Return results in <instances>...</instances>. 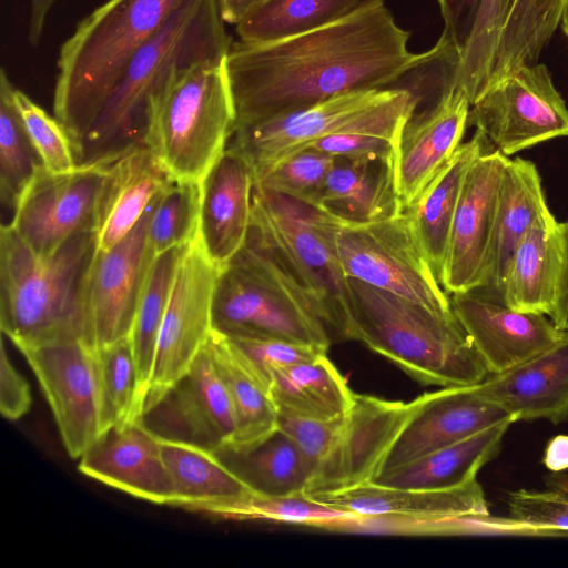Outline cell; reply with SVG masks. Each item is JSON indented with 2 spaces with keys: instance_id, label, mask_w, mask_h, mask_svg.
<instances>
[{
  "instance_id": "6f0895ef",
  "label": "cell",
  "mask_w": 568,
  "mask_h": 568,
  "mask_svg": "<svg viewBox=\"0 0 568 568\" xmlns=\"http://www.w3.org/2000/svg\"><path fill=\"white\" fill-rule=\"evenodd\" d=\"M567 479H568V476H567Z\"/></svg>"
},
{
  "instance_id": "7c38bea8",
  "label": "cell",
  "mask_w": 568,
  "mask_h": 568,
  "mask_svg": "<svg viewBox=\"0 0 568 568\" xmlns=\"http://www.w3.org/2000/svg\"><path fill=\"white\" fill-rule=\"evenodd\" d=\"M468 125L508 156L568 136V108L548 68L523 65L491 83L470 105Z\"/></svg>"
},
{
  "instance_id": "30bf717a",
  "label": "cell",
  "mask_w": 568,
  "mask_h": 568,
  "mask_svg": "<svg viewBox=\"0 0 568 568\" xmlns=\"http://www.w3.org/2000/svg\"><path fill=\"white\" fill-rule=\"evenodd\" d=\"M335 247L347 278L392 292L434 313L453 314L449 294L442 287L404 211L378 222H342Z\"/></svg>"
},
{
  "instance_id": "f1b7e54d",
  "label": "cell",
  "mask_w": 568,
  "mask_h": 568,
  "mask_svg": "<svg viewBox=\"0 0 568 568\" xmlns=\"http://www.w3.org/2000/svg\"><path fill=\"white\" fill-rule=\"evenodd\" d=\"M487 144L476 131L459 145L415 202L403 210L438 281L466 173L476 158L488 151Z\"/></svg>"
},
{
  "instance_id": "7a4b0ae2",
  "label": "cell",
  "mask_w": 568,
  "mask_h": 568,
  "mask_svg": "<svg viewBox=\"0 0 568 568\" xmlns=\"http://www.w3.org/2000/svg\"><path fill=\"white\" fill-rule=\"evenodd\" d=\"M232 42L219 0H186L131 59L75 148L77 164L145 145L151 112L168 88L196 64L223 61Z\"/></svg>"
},
{
  "instance_id": "4dcf8cb0",
  "label": "cell",
  "mask_w": 568,
  "mask_h": 568,
  "mask_svg": "<svg viewBox=\"0 0 568 568\" xmlns=\"http://www.w3.org/2000/svg\"><path fill=\"white\" fill-rule=\"evenodd\" d=\"M507 420L460 442L424 455L410 463L376 475L374 484L418 489L454 488L476 479L479 469L494 459L506 432Z\"/></svg>"
},
{
  "instance_id": "1f68e13d",
  "label": "cell",
  "mask_w": 568,
  "mask_h": 568,
  "mask_svg": "<svg viewBox=\"0 0 568 568\" xmlns=\"http://www.w3.org/2000/svg\"><path fill=\"white\" fill-rule=\"evenodd\" d=\"M159 437L173 488L171 506L194 511L253 493L216 452L186 440Z\"/></svg>"
},
{
  "instance_id": "44dd1931",
  "label": "cell",
  "mask_w": 568,
  "mask_h": 568,
  "mask_svg": "<svg viewBox=\"0 0 568 568\" xmlns=\"http://www.w3.org/2000/svg\"><path fill=\"white\" fill-rule=\"evenodd\" d=\"M470 101L453 84L404 124L394 155L397 193L403 210L409 206L462 144L468 126Z\"/></svg>"
},
{
  "instance_id": "db71d44e",
  "label": "cell",
  "mask_w": 568,
  "mask_h": 568,
  "mask_svg": "<svg viewBox=\"0 0 568 568\" xmlns=\"http://www.w3.org/2000/svg\"><path fill=\"white\" fill-rule=\"evenodd\" d=\"M265 0H219L224 22L237 24L251 10Z\"/></svg>"
},
{
  "instance_id": "e0dca14e",
  "label": "cell",
  "mask_w": 568,
  "mask_h": 568,
  "mask_svg": "<svg viewBox=\"0 0 568 568\" xmlns=\"http://www.w3.org/2000/svg\"><path fill=\"white\" fill-rule=\"evenodd\" d=\"M393 88L343 94L312 106L236 128L229 144L248 161L255 182L317 140L338 131L373 105L387 99Z\"/></svg>"
},
{
  "instance_id": "8fae6325",
  "label": "cell",
  "mask_w": 568,
  "mask_h": 568,
  "mask_svg": "<svg viewBox=\"0 0 568 568\" xmlns=\"http://www.w3.org/2000/svg\"><path fill=\"white\" fill-rule=\"evenodd\" d=\"M39 381L68 455L79 459L113 426L98 348L61 339L19 349Z\"/></svg>"
},
{
  "instance_id": "ac0fdd59",
  "label": "cell",
  "mask_w": 568,
  "mask_h": 568,
  "mask_svg": "<svg viewBox=\"0 0 568 568\" xmlns=\"http://www.w3.org/2000/svg\"><path fill=\"white\" fill-rule=\"evenodd\" d=\"M142 420L165 438L186 440L216 453L229 447L236 430L235 413L207 344L186 375Z\"/></svg>"
},
{
  "instance_id": "d6a6232c",
  "label": "cell",
  "mask_w": 568,
  "mask_h": 568,
  "mask_svg": "<svg viewBox=\"0 0 568 568\" xmlns=\"http://www.w3.org/2000/svg\"><path fill=\"white\" fill-rule=\"evenodd\" d=\"M268 393L278 415L310 420L345 414L355 397L326 354L275 371Z\"/></svg>"
},
{
  "instance_id": "6da1fadb",
  "label": "cell",
  "mask_w": 568,
  "mask_h": 568,
  "mask_svg": "<svg viewBox=\"0 0 568 568\" xmlns=\"http://www.w3.org/2000/svg\"><path fill=\"white\" fill-rule=\"evenodd\" d=\"M384 0H364L341 19L270 43L232 42L225 58L236 128L358 91L392 88L429 61Z\"/></svg>"
},
{
  "instance_id": "ab89813d",
  "label": "cell",
  "mask_w": 568,
  "mask_h": 568,
  "mask_svg": "<svg viewBox=\"0 0 568 568\" xmlns=\"http://www.w3.org/2000/svg\"><path fill=\"white\" fill-rule=\"evenodd\" d=\"M14 87L4 69L0 73V196L16 206L42 162L32 146L13 101Z\"/></svg>"
},
{
  "instance_id": "d6986e66",
  "label": "cell",
  "mask_w": 568,
  "mask_h": 568,
  "mask_svg": "<svg viewBox=\"0 0 568 568\" xmlns=\"http://www.w3.org/2000/svg\"><path fill=\"white\" fill-rule=\"evenodd\" d=\"M412 412L387 450L378 474L514 418L475 385L449 386L412 402ZM377 474V475H378Z\"/></svg>"
},
{
  "instance_id": "7dc6e473",
  "label": "cell",
  "mask_w": 568,
  "mask_h": 568,
  "mask_svg": "<svg viewBox=\"0 0 568 568\" xmlns=\"http://www.w3.org/2000/svg\"><path fill=\"white\" fill-rule=\"evenodd\" d=\"M547 491L519 489L507 494L510 519L519 529L535 532H568V481L562 476L549 481Z\"/></svg>"
},
{
  "instance_id": "cb8c5ba5",
  "label": "cell",
  "mask_w": 568,
  "mask_h": 568,
  "mask_svg": "<svg viewBox=\"0 0 568 568\" xmlns=\"http://www.w3.org/2000/svg\"><path fill=\"white\" fill-rule=\"evenodd\" d=\"M355 516H387L422 521H450L489 516L477 479L447 489L389 487L372 481L329 494L310 496Z\"/></svg>"
},
{
  "instance_id": "4316f807",
  "label": "cell",
  "mask_w": 568,
  "mask_h": 568,
  "mask_svg": "<svg viewBox=\"0 0 568 568\" xmlns=\"http://www.w3.org/2000/svg\"><path fill=\"white\" fill-rule=\"evenodd\" d=\"M317 206L349 224L378 222L403 212L394 158L351 160L335 156Z\"/></svg>"
},
{
  "instance_id": "9f6ffc18",
  "label": "cell",
  "mask_w": 568,
  "mask_h": 568,
  "mask_svg": "<svg viewBox=\"0 0 568 568\" xmlns=\"http://www.w3.org/2000/svg\"><path fill=\"white\" fill-rule=\"evenodd\" d=\"M560 22H561L564 32L568 36V0H566V2L564 4Z\"/></svg>"
},
{
  "instance_id": "f35d334b",
  "label": "cell",
  "mask_w": 568,
  "mask_h": 568,
  "mask_svg": "<svg viewBox=\"0 0 568 568\" xmlns=\"http://www.w3.org/2000/svg\"><path fill=\"white\" fill-rule=\"evenodd\" d=\"M566 0H513L501 31L490 84L537 62L556 31ZM489 84V85H490Z\"/></svg>"
},
{
  "instance_id": "f546056e",
  "label": "cell",
  "mask_w": 568,
  "mask_h": 568,
  "mask_svg": "<svg viewBox=\"0 0 568 568\" xmlns=\"http://www.w3.org/2000/svg\"><path fill=\"white\" fill-rule=\"evenodd\" d=\"M549 212L536 165L521 158L508 159L500 185L490 274L481 292L501 302L503 280L517 244Z\"/></svg>"
},
{
  "instance_id": "f5cc1de1",
  "label": "cell",
  "mask_w": 568,
  "mask_h": 568,
  "mask_svg": "<svg viewBox=\"0 0 568 568\" xmlns=\"http://www.w3.org/2000/svg\"><path fill=\"white\" fill-rule=\"evenodd\" d=\"M542 463L556 474L568 470V435H557L548 442Z\"/></svg>"
},
{
  "instance_id": "2e32d148",
  "label": "cell",
  "mask_w": 568,
  "mask_h": 568,
  "mask_svg": "<svg viewBox=\"0 0 568 568\" xmlns=\"http://www.w3.org/2000/svg\"><path fill=\"white\" fill-rule=\"evenodd\" d=\"M154 200L123 240L111 248H98L92 260L84 286V314L89 343L97 348L130 336L155 257L148 240Z\"/></svg>"
},
{
  "instance_id": "74e56055",
  "label": "cell",
  "mask_w": 568,
  "mask_h": 568,
  "mask_svg": "<svg viewBox=\"0 0 568 568\" xmlns=\"http://www.w3.org/2000/svg\"><path fill=\"white\" fill-rule=\"evenodd\" d=\"M359 0H265L236 26L240 40L270 43L327 26L356 8Z\"/></svg>"
},
{
  "instance_id": "277c9868",
  "label": "cell",
  "mask_w": 568,
  "mask_h": 568,
  "mask_svg": "<svg viewBox=\"0 0 568 568\" xmlns=\"http://www.w3.org/2000/svg\"><path fill=\"white\" fill-rule=\"evenodd\" d=\"M348 288L345 338L365 344L423 385L468 386L489 375L454 312L434 313L356 278H348Z\"/></svg>"
},
{
  "instance_id": "f907efd6",
  "label": "cell",
  "mask_w": 568,
  "mask_h": 568,
  "mask_svg": "<svg viewBox=\"0 0 568 568\" xmlns=\"http://www.w3.org/2000/svg\"><path fill=\"white\" fill-rule=\"evenodd\" d=\"M480 0H438L445 37L459 52L471 32Z\"/></svg>"
},
{
  "instance_id": "5bb4252c",
  "label": "cell",
  "mask_w": 568,
  "mask_h": 568,
  "mask_svg": "<svg viewBox=\"0 0 568 568\" xmlns=\"http://www.w3.org/2000/svg\"><path fill=\"white\" fill-rule=\"evenodd\" d=\"M220 268L199 235L185 245L161 325L144 414L186 375L212 332V303Z\"/></svg>"
},
{
  "instance_id": "816d5d0a",
  "label": "cell",
  "mask_w": 568,
  "mask_h": 568,
  "mask_svg": "<svg viewBox=\"0 0 568 568\" xmlns=\"http://www.w3.org/2000/svg\"><path fill=\"white\" fill-rule=\"evenodd\" d=\"M562 239V271L555 311L550 316L557 328L568 332V221L560 223Z\"/></svg>"
},
{
  "instance_id": "681fc988",
  "label": "cell",
  "mask_w": 568,
  "mask_h": 568,
  "mask_svg": "<svg viewBox=\"0 0 568 568\" xmlns=\"http://www.w3.org/2000/svg\"><path fill=\"white\" fill-rule=\"evenodd\" d=\"M32 403L30 386L10 361L3 341L0 352V412L9 420L23 417Z\"/></svg>"
},
{
  "instance_id": "ffe728a7",
  "label": "cell",
  "mask_w": 568,
  "mask_h": 568,
  "mask_svg": "<svg viewBox=\"0 0 568 568\" xmlns=\"http://www.w3.org/2000/svg\"><path fill=\"white\" fill-rule=\"evenodd\" d=\"M449 298L489 375L523 364L565 333L547 315L514 310L480 290L449 294Z\"/></svg>"
},
{
  "instance_id": "52a82bcc",
  "label": "cell",
  "mask_w": 568,
  "mask_h": 568,
  "mask_svg": "<svg viewBox=\"0 0 568 568\" xmlns=\"http://www.w3.org/2000/svg\"><path fill=\"white\" fill-rule=\"evenodd\" d=\"M342 222L315 204L254 185L251 225L329 331L345 338L349 288L335 247Z\"/></svg>"
},
{
  "instance_id": "603a6c76",
  "label": "cell",
  "mask_w": 568,
  "mask_h": 568,
  "mask_svg": "<svg viewBox=\"0 0 568 568\" xmlns=\"http://www.w3.org/2000/svg\"><path fill=\"white\" fill-rule=\"evenodd\" d=\"M254 184L251 164L230 144L200 181L197 235L205 254L220 270L245 243Z\"/></svg>"
},
{
  "instance_id": "3957f363",
  "label": "cell",
  "mask_w": 568,
  "mask_h": 568,
  "mask_svg": "<svg viewBox=\"0 0 568 568\" xmlns=\"http://www.w3.org/2000/svg\"><path fill=\"white\" fill-rule=\"evenodd\" d=\"M97 250V231H88L39 256L10 224L1 226L0 324L18 349L61 339L89 343L84 286Z\"/></svg>"
},
{
  "instance_id": "9a60e30c",
  "label": "cell",
  "mask_w": 568,
  "mask_h": 568,
  "mask_svg": "<svg viewBox=\"0 0 568 568\" xmlns=\"http://www.w3.org/2000/svg\"><path fill=\"white\" fill-rule=\"evenodd\" d=\"M508 156L484 152L468 169L455 212L439 283L447 294L486 287L500 185Z\"/></svg>"
},
{
  "instance_id": "4fadbf2b",
  "label": "cell",
  "mask_w": 568,
  "mask_h": 568,
  "mask_svg": "<svg viewBox=\"0 0 568 568\" xmlns=\"http://www.w3.org/2000/svg\"><path fill=\"white\" fill-rule=\"evenodd\" d=\"M112 161L79 164L62 172L39 168L10 223L37 255L49 256L73 235L98 231Z\"/></svg>"
},
{
  "instance_id": "836d02e7",
  "label": "cell",
  "mask_w": 568,
  "mask_h": 568,
  "mask_svg": "<svg viewBox=\"0 0 568 568\" xmlns=\"http://www.w3.org/2000/svg\"><path fill=\"white\" fill-rule=\"evenodd\" d=\"M207 345L227 387L236 419L235 435L223 450L248 448L277 429V409L268 389L226 336L213 331Z\"/></svg>"
},
{
  "instance_id": "c3c4849f",
  "label": "cell",
  "mask_w": 568,
  "mask_h": 568,
  "mask_svg": "<svg viewBox=\"0 0 568 568\" xmlns=\"http://www.w3.org/2000/svg\"><path fill=\"white\" fill-rule=\"evenodd\" d=\"M227 338L267 389L275 371L312 361L327 352L318 346L282 339Z\"/></svg>"
},
{
  "instance_id": "8992f818",
  "label": "cell",
  "mask_w": 568,
  "mask_h": 568,
  "mask_svg": "<svg viewBox=\"0 0 568 568\" xmlns=\"http://www.w3.org/2000/svg\"><path fill=\"white\" fill-rule=\"evenodd\" d=\"M212 324L230 338H273L325 349L332 342L325 322L252 225L241 250L220 270Z\"/></svg>"
},
{
  "instance_id": "11a10c76",
  "label": "cell",
  "mask_w": 568,
  "mask_h": 568,
  "mask_svg": "<svg viewBox=\"0 0 568 568\" xmlns=\"http://www.w3.org/2000/svg\"><path fill=\"white\" fill-rule=\"evenodd\" d=\"M54 2L55 0H31L29 41L34 47L41 39L45 18Z\"/></svg>"
},
{
  "instance_id": "484cf974",
  "label": "cell",
  "mask_w": 568,
  "mask_h": 568,
  "mask_svg": "<svg viewBox=\"0 0 568 568\" xmlns=\"http://www.w3.org/2000/svg\"><path fill=\"white\" fill-rule=\"evenodd\" d=\"M561 271L560 223L549 212L536 221L517 244L503 280L500 300L514 310L550 317L557 303Z\"/></svg>"
},
{
  "instance_id": "d590c367",
  "label": "cell",
  "mask_w": 568,
  "mask_h": 568,
  "mask_svg": "<svg viewBox=\"0 0 568 568\" xmlns=\"http://www.w3.org/2000/svg\"><path fill=\"white\" fill-rule=\"evenodd\" d=\"M217 454L255 494L306 495L308 464L295 440L280 428L248 448Z\"/></svg>"
},
{
  "instance_id": "e575fe53",
  "label": "cell",
  "mask_w": 568,
  "mask_h": 568,
  "mask_svg": "<svg viewBox=\"0 0 568 568\" xmlns=\"http://www.w3.org/2000/svg\"><path fill=\"white\" fill-rule=\"evenodd\" d=\"M419 102L420 97L412 89L394 87L387 99L311 146L351 160L394 158L400 131Z\"/></svg>"
},
{
  "instance_id": "8d00e7d4",
  "label": "cell",
  "mask_w": 568,
  "mask_h": 568,
  "mask_svg": "<svg viewBox=\"0 0 568 568\" xmlns=\"http://www.w3.org/2000/svg\"><path fill=\"white\" fill-rule=\"evenodd\" d=\"M184 247L170 248L153 258L139 298L130 333L136 365L139 403L143 415L152 378L159 334Z\"/></svg>"
},
{
  "instance_id": "7bdbcfd3",
  "label": "cell",
  "mask_w": 568,
  "mask_h": 568,
  "mask_svg": "<svg viewBox=\"0 0 568 568\" xmlns=\"http://www.w3.org/2000/svg\"><path fill=\"white\" fill-rule=\"evenodd\" d=\"M200 197V182L183 180H171L158 194L148 224V240L155 255L185 246L197 236Z\"/></svg>"
},
{
  "instance_id": "ee69618b",
  "label": "cell",
  "mask_w": 568,
  "mask_h": 568,
  "mask_svg": "<svg viewBox=\"0 0 568 568\" xmlns=\"http://www.w3.org/2000/svg\"><path fill=\"white\" fill-rule=\"evenodd\" d=\"M102 384L111 422L125 425L143 417L136 365L130 336L98 348Z\"/></svg>"
},
{
  "instance_id": "ba28073f",
  "label": "cell",
  "mask_w": 568,
  "mask_h": 568,
  "mask_svg": "<svg viewBox=\"0 0 568 568\" xmlns=\"http://www.w3.org/2000/svg\"><path fill=\"white\" fill-rule=\"evenodd\" d=\"M235 111L221 62L181 74L154 105L144 144L172 180L200 182L226 149Z\"/></svg>"
},
{
  "instance_id": "60d3db41",
  "label": "cell",
  "mask_w": 568,
  "mask_h": 568,
  "mask_svg": "<svg viewBox=\"0 0 568 568\" xmlns=\"http://www.w3.org/2000/svg\"><path fill=\"white\" fill-rule=\"evenodd\" d=\"M194 511L227 520L266 519L321 528L355 516L320 503L305 494L266 496L252 493L236 500L204 505Z\"/></svg>"
},
{
  "instance_id": "5b68a950",
  "label": "cell",
  "mask_w": 568,
  "mask_h": 568,
  "mask_svg": "<svg viewBox=\"0 0 568 568\" xmlns=\"http://www.w3.org/2000/svg\"><path fill=\"white\" fill-rule=\"evenodd\" d=\"M186 0H108L61 45L53 109L74 152L136 52Z\"/></svg>"
},
{
  "instance_id": "b9f144b4",
  "label": "cell",
  "mask_w": 568,
  "mask_h": 568,
  "mask_svg": "<svg viewBox=\"0 0 568 568\" xmlns=\"http://www.w3.org/2000/svg\"><path fill=\"white\" fill-rule=\"evenodd\" d=\"M513 0H480L469 38L460 52L456 84L465 90L470 105L489 87L498 41Z\"/></svg>"
},
{
  "instance_id": "f6af8a7d",
  "label": "cell",
  "mask_w": 568,
  "mask_h": 568,
  "mask_svg": "<svg viewBox=\"0 0 568 568\" xmlns=\"http://www.w3.org/2000/svg\"><path fill=\"white\" fill-rule=\"evenodd\" d=\"M13 101L26 133L42 165L52 172L75 168L77 158L72 138L67 128L19 89Z\"/></svg>"
},
{
  "instance_id": "d4e9b609",
  "label": "cell",
  "mask_w": 568,
  "mask_h": 568,
  "mask_svg": "<svg viewBox=\"0 0 568 568\" xmlns=\"http://www.w3.org/2000/svg\"><path fill=\"white\" fill-rule=\"evenodd\" d=\"M477 392L504 408L515 422L568 419V332L552 346L476 384Z\"/></svg>"
},
{
  "instance_id": "bcb514c9",
  "label": "cell",
  "mask_w": 568,
  "mask_h": 568,
  "mask_svg": "<svg viewBox=\"0 0 568 568\" xmlns=\"http://www.w3.org/2000/svg\"><path fill=\"white\" fill-rule=\"evenodd\" d=\"M334 161L335 156L310 146L284 160L254 185L316 205Z\"/></svg>"
},
{
  "instance_id": "7402d4cb",
  "label": "cell",
  "mask_w": 568,
  "mask_h": 568,
  "mask_svg": "<svg viewBox=\"0 0 568 568\" xmlns=\"http://www.w3.org/2000/svg\"><path fill=\"white\" fill-rule=\"evenodd\" d=\"M79 459V470L90 478L143 500L172 505L160 437L142 418L110 427Z\"/></svg>"
},
{
  "instance_id": "9c48e42d",
  "label": "cell",
  "mask_w": 568,
  "mask_h": 568,
  "mask_svg": "<svg viewBox=\"0 0 568 568\" xmlns=\"http://www.w3.org/2000/svg\"><path fill=\"white\" fill-rule=\"evenodd\" d=\"M412 407V402L355 394L349 409L328 420L278 415L277 428L295 440L308 464L306 495L336 493L371 481Z\"/></svg>"
},
{
  "instance_id": "83f0119b",
  "label": "cell",
  "mask_w": 568,
  "mask_h": 568,
  "mask_svg": "<svg viewBox=\"0 0 568 568\" xmlns=\"http://www.w3.org/2000/svg\"><path fill=\"white\" fill-rule=\"evenodd\" d=\"M171 180L146 145L113 160L97 231L98 248H111L123 240Z\"/></svg>"
}]
</instances>
